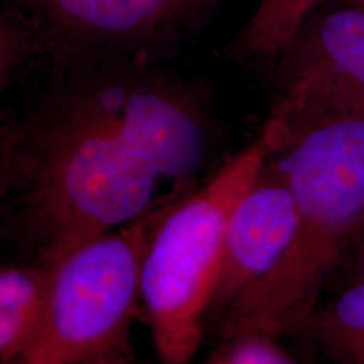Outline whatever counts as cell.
I'll return each mask as SVG.
<instances>
[{
  "label": "cell",
  "mask_w": 364,
  "mask_h": 364,
  "mask_svg": "<svg viewBox=\"0 0 364 364\" xmlns=\"http://www.w3.org/2000/svg\"><path fill=\"white\" fill-rule=\"evenodd\" d=\"M332 364H364V278L323 305L302 328Z\"/></svg>",
  "instance_id": "obj_9"
},
{
  "label": "cell",
  "mask_w": 364,
  "mask_h": 364,
  "mask_svg": "<svg viewBox=\"0 0 364 364\" xmlns=\"http://www.w3.org/2000/svg\"><path fill=\"white\" fill-rule=\"evenodd\" d=\"M219 351L203 364H297L277 336L246 333L224 340Z\"/></svg>",
  "instance_id": "obj_11"
},
{
  "label": "cell",
  "mask_w": 364,
  "mask_h": 364,
  "mask_svg": "<svg viewBox=\"0 0 364 364\" xmlns=\"http://www.w3.org/2000/svg\"><path fill=\"white\" fill-rule=\"evenodd\" d=\"M355 267H356V278H364V230L362 234L355 240Z\"/></svg>",
  "instance_id": "obj_12"
},
{
  "label": "cell",
  "mask_w": 364,
  "mask_h": 364,
  "mask_svg": "<svg viewBox=\"0 0 364 364\" xmlns=\"http://www.w3.org/2000/svg\"><path fill=\"white\" fill-rule=\"evenodd\" d=\"M278 57L277 97L260 131L270 153L317 124L364 117V7L312 15Z\"/></svg>",
  "instance_id": "obj_6"
},
{
  "label": "cell",
  "mask_w": 364,
  "mask_h": 364,
  "mask_svg": "<svg viewBox=\"0 0 364 364\" xmlns=\"http://www.w3.org/2000/svg\"><path fill=\"white\" fill-rule=\"evenodd\" d=\"M221 0H4L36 54L77 72L146 64L203 26Z\"/></svg>",
  "instance_id": "obj_5"
},
{
  "label": "cell",
  "mask_w": 364,
  "mask_h": 364,
  "mask_svg": "<svg viewBox=\"0 0 364 364\" xmlns=\"http://www.w3.org/2000/svg\"><path fill=\"white\" fill-rule=\"evenodd\" d=\"M85 364H131L130 355L129 351L117 352L114 355H109V356H105L102 359H96V360H92Z\"/></svg>",
  "instance_id": "obj_13"
},
{
  "label": "cell",
  "mask_w": 364,
  "mask_h": 364,
  "mask_svg": "<svg viewBox=\"0 0 364 364\" xmlns=\"http://www.w3.org/2000/svg\"><path fill=\"white\" fill-rule=\"evenodd\" d=\"M176 192L136 220L70 251L49 267L45 320L38 338L15 364H85L127 350L141 304L144 258Z\"/></svg>",
  "instance_id": "obj_4"
},
{
  "label": "cell",
  "mask_w": 364,
  "mask_h": 364,
  "mask_svg": "<svg viewBox=\"0 0 364 364\" xmlns=\"http://www.w3.org/2000/svg\"><path fill=\"white\" fill-rule=\"evenodd\" d=\"M49 267L6 266L0 272V359L21 362L37 341L45 320Z\"/></svg>",
  "instance_id": "obj_8"
},
{
  "label": "cell",
  "mask_w": 364,
  "mask_h": 364,
  "mask_svg": "<svg viewBox=\"0 0 364 364\" xmlns=\"http://www.w3.org/2000/svg\"><path fill=\"white\" fill-rule=\"evenodd\" d=\"M350 4L353 6H359V7H364V0H348Z\"/></svg>",
  "instance_id": "obj_14"
},
{
  "label": "cell",
  "mask_w": 364,
  "mask_h": 364,
  "mask_svg": "<svg viewBox=\"0 0 364 364\" xmlns=\"http://www.w3.org/2000/svg\"><path fill=\"white\" fill-rule=\"evenodd\" d=\"M297 207L284 174L269 159L228 220L210 311H224L282 259L297 230Z\"/></svg>",
  "instance_id": "obj_7"
},
{
  "label": "cell",
  "mask_w": 364,
  "mask_h": 364,
  "mask_svg": "<svg viewBox=\"0 0 364 364\" xmlns=\"http://www.w3.org/2000/svg\"><path fill=\"white\" fill-rule=\"evenodd\" d=\"M80 80L3 132L1 189L23 243L50 267L189 186L208 150L200 105L136 70ZM183 191V189H181Z\"/></svg>",
  "instance_id": "obj_1"
},
{
  "label": "cell",
  "mask_w": 364,
  "mask_h": 364,
  "mask_svg": "<svg viewBox=\"0 0 364 364\" xmlns=\"http://www.w3.org/2000/svg\"><path fill=\"white\" fill-rule=\"evenodd\" d=\"M269 159L294 196L297 230L273 270L221 314L223 340L302 331L341 255L364 230V117L302 131Z\"/></svg>",
  "instance_id": "obj_2"
},
{
  "label": "cell",
  "mask_w": 364,
  "mask_h": 364,
  "mask_svg": "<svg viewBox=\"0 0 364 364\" xmlns=\"http://www.w3.org/2000/svg\"><path fill=\"white\" fill-rule=\"evenodd\" d=\"M328 0H259L240 36L245 52L275 57L290 43L301 26Z\"/></svg>",
  "instance_id": "obj_10"
},
{
  "label": "cell",
  "mask_w": 364,
  "mask_h": 364,
  "mask_svg": "<svg viewBox=\"0 0 364 364\" xmlns=\"http://www.w3.org/2000/svg\"><path fill=\"white\" fill-rule=\"evenodd\" d=\"M270 147L259 134L170 209L147 250L141 304L161 364H193L216 287L228 220Z\"/></svg>",
  "instance_id": "obj_3"
}]
</instances>
